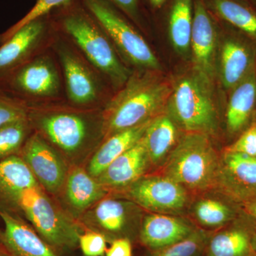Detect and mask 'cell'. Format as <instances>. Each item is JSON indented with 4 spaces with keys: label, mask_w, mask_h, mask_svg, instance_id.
Returning <instances> with one entry per match:
<instances>
[{
    "label": "cell",
    "mask_w": 256,
    "mask_h": 256,
    "mask_svg": "<svg viewBox=\"0 0 256 256\" xmlns=\"http://www.w3.org/2000/svg\"><path fill=\"white\" fill-rule=\"evenodd\" d=\"M33 132L28 118L0 128V162L20 154L22 148Z\"/></svg>",
    "instance_id": "obj_29"
},
{
    "label": "cell",
    "mask_w": 256,
    "mask_h": 256,
    "mask_svg": "<svg viewBox=\"0 0 256 256\" xmlns=\"http://www.w3.org/2000/svg\"><path fill=\"white\" fill-rule=\"evenodd\" d=\"M96 18L124 63L130 68L161 70L160 60L136 26L107 0H80Z\"/></svg>",
    "instance_id": "obj_7"
},
{
    "label": "cell",
    "mask_w": 256,
    "mask_h": 256,
    "mask_svg": "<svg viewBox=\"0 0 256 256\" xmlns=\"http://www.w3.org/2000/svg\"><path fill=\"white\" fill-rule=\"evenodd\" d=\"M178 129L165 112L152 120L142 137L151 164H159L168 158L180 139Z\"/></svg>",
    "instance_id": "obj_25"
},
{
    "label": "cell",
    "mask_w": 256,
    "mask_h": 256,
    "mask_svg": "<svg viewBox=\"0 0 256 256\" xmlns=\"http://www.w3.org/2000/svg\"><path fill=\"white\" fill-rule=\"evenodd\" d=\"M248 1H250V2L252 3V4L256 6V0H248Z\"/></svg>",
    "instance_id": "obj_41"
},
{
    "label": "cell",
    "mask_w": 256,
    "mask_h": 256,
    "mask_svg": "<svg viewBox=\"0 0 256 256\" xmlns=\"http://www.w3.org/2000/svg\"><path fill=\"white\" fill-rule=\"evenodd\" d=\"M216 182L234 201L256 200V158L226 148L220 159Z\"/></svg>",
    "instance_id": "obj_15"
},
{
    "label": "cell",
    "mask_w": 256,
    "mask_h": 256,
    "mask_svg": "<svg viewBox=\"0 0 256 256\" xmlns=\"http://www.w3.org/2000/svg\"><path fill=\"white\" fill-rule=\"evenodd\" d=\"M106 256H132L130 240L128 238L114 239L106 250Z\"/></svg>",
    "instance_id": "obj_36"
},
{
    "label": "cell",
    "mask_w": 256,
    "mask_h": 256,
    "mask_svg": "<svg viewBox=\"0 0 256 256\" xmlns=\"http://www.w3.org/2000/svg\"><path fill=\"white\" fill-rule=\"evenodd\" d=\"M252 245L254 247V250L256 254V234H252Z\"/></svg>",
    "instance_id": "obj_39"
},
{
    "label": "cell",
    "mask_w": 256,
    "mask_h": 256,
    "mask_svg": "<svg viewBox=\"0 0 256 256\" xmlns=\"http://www.w3.org/2000/svg\"><path fill=\"white\" fill-rule=\"evenodd\" d=\"M56 31L52 48L62 68L66 98L80 107L104 108L114 94L110 84L74 43Z\"/></svg>",
    "instance_id": "obj_5"
},
{
    "label": "cell",
    "mask_w": 256,
    "mask_h": 256,
    "mask_svg": "<svg viewBox=\"0 0 256 256\" xmlns=\"http://www.w3.org/2000/svg\"><path fill=\"white\" fill-rule=\"evenodd\" d=\"M172 90V84L160 72L133 70L124 86L102 108L104 140L164 112Z\"/></svg>",
    "instance_id": "obj_3"
},
{
    "label": "cell",
    "mask_w": 256,
    "mask_h": 256,
    "mask_svg": "<svg viewBox=\"0 0 256 256\" xmlns=\"http://www.w3.org/2000/svg\"><path fill=\"white\" fill-rule=\"evenodd\" d=\"M72 1L73 0H36V4L24 18L10 26L6 31L0 33V45L9 40L10 37L25 25L42 16L50 14L54 10L64 6Z\"/></svg>",
    "instance_id": "obj_31"
},
{
    "label": "cell",
    "mask_w": 256,
    "mask_h": 256,
    "mask_svg": "<svg viewBox=\"0 0 256 256\" xmlns=\"http://www.w3.org/2000/svg\"><path fill=\"white\" fill-rule=\"evenodd\" d=\"M210 136L186 132L166 158L164 175L185 188L202 191L217 181L220 159Z\"/></svg>",
    "instance_id": "obj_6"
},
{
    "label": "cell",
    "mask_w": 256,
    "mask_h": 256,
    "mask_svg": "<svg viewBox=\"0 0 256 256\" xmlns=\"http://www.w3.org/2000/svg\"><path fill=\"white\" fill-rule=\"evenodd\" d=\"M252 122H256V110L255 111V114H254V121H252Z\"/></svg>",
    "instance_id": "obj_42"
},
{
    "label": "cell",
    "mask_w": 256,
    "mask_h": 256,
    "mask_svg": "<svg viewBox=\"0 0 256 256\" xmlns=\"http://www.w3.org/2000/svg\"><path fill=\"white\" fill-rule=\"evenodd\" d=\"M166 1L168 0H142L153 12L162 10Z\"/></svg>",
    "instance_id": "obj_38"
},
{
    "label": "cell",
    "mask_w": 256,
    "mask_h": 256,
    "mask_svg": "<svg viewBox=\"0 0 256 256\" xmlns=\"http://www.w3.org/2000/svg\"><path fill=\"white\" fill-rule=\"evenodd\" d=\"M0 89L28 104L65 98L63 74L52 48L12 74Z\"/></svg>",
    "instance_id": "obj_8"
},
{
    "label": "cell",
    "mask_w": 256,
    "mask_h": 256,
    "mask_svg": "<svg viewBox=\"0 0 256 256\" xmlns=\"http://www.w3.org/2000/svg\"><path fill=\"white\" fill-rule=\"evenodd\" d=\"M244 210L248 218L244 223L246 224L252 234H256V200L244 204Z\"/></svg>",
    "instance_id": "obj_37"
},
{
    "label": "cell",
    "mask_w": 256,
    "mask_h": 256,
    "mask_svg": "<svg viewBox=\"0 0 256 256\" xmlns=\"http://www.w3.org/2000/svg\"><path fill=\"white\" fill-rule=\"evenodd\" d=\"M4 230H0V244L10 256H58L18 215L0 212Z\"/></svg>",
    "instance_id": "obj_16"
},
{
    "label": "cell",
    "mask_w": 256,
    "mask_h": 256,
    "mask_svg": "<svg viewBox=\"0 0 256 256\" xmlns=\"http://www.w3.org/2000/svg\"><path fill=\"white\" fill-rule=\"evenodd\" d=\"M213 82L193 68L172 84L166 110L180 129L208 136L217 132L220 114Z\"/></svg>",
    "instance_id": "obj_4"
},
{
    "label": "cell",
    "mask_w": 256,
    "mask_h": 256,
    "mask_svg": "<svg viewBox=\"0 0 256 256\" xmlns=\"http://www.w3.org/2000/svg\"><path fill=\"white\" fill-rule=\"evenodd\" d=\"M28 106L33 131L66 156H77L104 140L102 108L80 107L66 98Z\"/></svg>",
    "instance_id": "obj_1"
},
{
    "label": "cell",
    "mask_w": 256,
    "mask_h": 256,
    "mask_svg": "<svg viewBox=\"0 0 256 256\" xmlns=\"http://www.w3.org/2000/svg\"><path fill=\"white\" fill-rule=\"evenodd\" d=\"M168 30L173 48L182 56L190 52L194 0H168Z\"/></svg>",
    "instance_id": "obj_27"
},
{
    "label": "cell",
    "mask_w": 256,
    "mask_h": 256,
    "mask_svg": "<svg viewBox=\"0 0 256 256\" xmlns=\"http://www.w3.org/2000/svg\"><path fill=\"white\" fill-rule=\"evenodd\" d=\"M128 188L134 204L156 214L178 212L188 201L186 188L165 175L142 176Z\"/></svg>",
    "instance_id": "obj_14"
},
{
    "label": "cell",
    "mask_w": 256,
    "mask_h": 256,
    "mask_svg": "<svg viewBox=\"0 0 256 256\" xmlns=\"http://www.w3.org/2000/svg\"><path fill=\"white\" fill-rule=\"evenodd\" d=\"M150 164L142 138L111 162L96 178L105 188H128L142 178Z\"/></svg>",
    "instance_id": "obj_20"
},
{
    "label": "cell",
    "mask_w": 256,
    "mask_h": 256,
    "mask_svg": "<svg viewBox=\"0 0 256 256\" xmlns=\"http://www.w3.org/2000/svg\"><path fill=\"white\" fill-rule=\"evenodd\" d=\"M28 104L0 89V128L28 118Z\"/></svg>",
    "instance_id": "obj_32"
},
{
    "label": "cell",
    "mask_w": 256,
    "mask_h": 256,
    "mask_svg": "<svg viewBox=\"0 0 256 256\" xmlns=\"http://www.w3.org/2000/svg\"><path fill=\"white\" fill-rule=\"evenodd\" d=\"M41 186L20 154L0 162V212L16 214L20 194Z\"/></svg>",
    "instance_id": "obj_18"
},
{
    "label": "cell",
    "mask_w": 256,
    "mask_h": 256,
    "mask_svg": "<svg viewBox=\"0 0 256 256\" xmlns=\"http://www.w3.org/2000/svg\"><path fill=\"white\" fill-rule=\"evenodd\" d=\"M78 244L84 256H104L107 250V238L95 230L82 234Z\"/></svg>",
    "instance_id": "obj_33"
},
{
    "label": "cell",
    "mask_w": 256,
    "mask_h": 256,
    "mask_svg": "<svg viewBox=\"0 0 256 256\" xmlns=\"http://www.w3.org/2000/svg\"><path fill=\"white\" fill-rule=\"evenodd\" d=\"M23 214L50 246L66 248L78 244L80 228L44 192L41 186L24 190L18 200Z\"/></svg>",
    "instance_id": "obj_9"
},
{
    "label": "cell",
    "mask_w": 256,
    "mask_h": 256,
    "mask_svg": "<svg viewBox=\"0 0 256 256\" xmlns=\"http://www.w3.org/2000/svg\"><path fill=\"white\" fill-rule=\"evenodd\" d=\"M150 122L114 133L104 139L90 159L88 172L94 178H98L111 162L142 139Z\"/></svg>",
    "instance_id": "obj_22"
},
{
    "label": "cell",
    "mask_w": 256,
    "mask_h": 256,
    "mask_svg": "<svg viewBox=\"0 0 256 256\" xmlns=\"http://www.w3.org/2000/svg\"><path fill=\"white\" fill-rule=\"evenodd\" d=\"M55 28L65 35L110 84L114 92L132 74L120 56L100 24L80 0H73L50 13Z\"/></svg>",
    "instance_id": "obj_2"
},
{
    "label": "cell",
    "mask_w": 256,
    "mask_h": 256,
    "mask_svg": "<svg viewBox=\"0 0 256 256\" xmlns=\"http://www.w3.org/2000/svg\"><path fill=\"white\" fill-rule=\"evenodd\" d=\"M194 215L198 223L210 228H224L234 218V212L230 206L214 198H204L197 202Z\"/></svg>",
    "instance_id": "obj_28"
},
{
    "label": "cell",
    "mask_w": 256,
    "mask_h": 256,
    "mask_svg": "<svg viewBox=\"0 0 256 256\" xmlns=\"http://www.w3.org/2000/svg\"><path fill=\"white\" fill-rule=\"evenodd\" d=\"M106 193V188L97 178L80 168L72 171L66 180V201L77 214L82 213L94 206L104 198Z\"/></svg>",
    "instance_id": "obj_24"
},
{
    "label": "cell",
    "mask_w": 256,
    "mask_h": 256,
    "mask_svg": "<svg viewBox=\"0 0 256 256\" xmlns=\"http://www.w3.org/2000/svg\"><path fill=\"white\" fill-rule=\"evenodd\" d=\"M20 156L40 186L54 194L60 191L66 180V166L60 152L46 140L33 131L22 148Z\"/></svg>",
    "instance_id": "obj_13"
},
{
    "label": "cell",
    "mask_w": 256,
    "mask_h": 256,
    "mask_svg": "<svg viewBox=\"0 0 256 256\" xmlns=\"http://www.w3.org/2000/svg\"><path fill=\"white\" fill-rule=\"evenodd\" d=\"M132 203L116 198H105L98 202L84 216V223L95 232L114 239L128 238L134 223L136 208Z\"/></svg>",
    "instance_id": "obj_17"
},
{
    "label": "cell",
    "mask_w": 256,
    "mask_h": 256,
    "mask_svg": "<svg viewBox=\"0 0 256 256\" xmlns=\"http://www.w3.org/2000/svg\"><path fill=\"white\" fill-rule=\"evenodd\" d=\"M56 32L50 14H47L25 25L0 45V84L52 48Z\"/></svg>",
    "instance_id": "obj_10"
},
{
    "label": "cell",
    "mask_w": 256,
    "mask_h": 256,
    "mask_svg": "<svg viewBox=\"0 0 256 256\" xmlns=\"http://www.w3.org/2000/svg\"><path fill=\"white\" fill-rule=\"evenodd\" d=\"M256 110V74L252 72L228 92L226 126L230 136H240L254 121Z\"/></svg>",
    "instance_id": "obj_21"
},
{
    "label": "cell",
    "mask_w": 256,
    "mask_h": 256,
    "mask_svg": "<svg viewBox=\"0 0 256 256\" xmlns=\"http://www.w3.org/2000/svg\"><path fill=\"white\" fill-rule=\"evenodd\" d=\"M196 229L182 218L154 213L143 220L140 240L150 252H154L188 238Z\"/></svg>",
    "instance_id": "obj_19"
},
{
    "label": "cell",
    "mask_w": 256,
    "mask_h": 256,
    "mask_svg": "<svg viewBox=\"0 0 256 256\" xmlns=\"http://www.w3.org/2000/svg\"><path fill=\"white\" fill-rule=\"evenodd\" d=\"M220 26L204 0H194L190 52L193 68L214 80L216 74Z\"/></svg>",
    "instance_id": "obj_12"
},
{
    "label": "cell",
    "mask_w": 256,
    "mask_h": 256,
    "mask_svg": "<svg viewBox=\"0 0 256 256\" xmlns=\"http://www.w3.org/2000/svg\"><path fill=\"white\" fill-rule=\"evenodd\" d=\"M114 5L138 28H142L144 25V11L142 10V0H107Z\"/></svg>",
    "instance_id": "obj_34"
},
{
    "label": "cell",
    "mask_w": 256,
    "mask_h": 256,
    "mask_svg": "<svg viewBox=\"0 0 256 256\" xmlns=\"http://www.w3.org/2000/svg\"><path fill=\"white\" fill-rule=\"evenodd\" d=\"M210 234L203 229L196 228L188 238L164 248L151 252L148 256H204Z\"/></svg>",
    "instance_id": "obj_30"
},
{
    "label": "cell",
    "mask_w": 256,
    "mask_h": 256,
    "mask_svg": "<svg viewBox=\"0 0 256 256\" xmlns=\"http://www.w3.org/2000/svg\"></svg>",
    "instance_id": "obj_44"
},
{
    "label": "cell",
    "mask_w": 256,
    "mask_h": 256,
    "mask_svg": "<svg viewBox=\"0 0 256 256\" xmlns=\"http://www.w3.org/2000/svg\"><path fill=\"white\" fill-rule=\"evenodd\" d=\"M227 149L256 158V122H252Z\"/></svg>",
    "instance_id": "obj_35"
},
{
    "label": "cell",
    "mask_w": 256,
    "mask_h": 256,
    "mask_svg": "<svg viewBox=\"0 0 256 256\" xmlns=\"http://www.w3.org/2000/svg\"><path fill=\"white\" fill-rule=\"evenodd\" d=\"M252 230L244 222L210 234L204 256H256Z\"/></svg>",
    "instance_id": "obj_23"
},
{
    "label": "cell",
    "mask_w": 256,
    "mask_h": 256,
    "mask_svg": "<svg viewBox=\"0 0 256 256\" xmlns=\"http://www.w3.org/2000/svg\"><path fill=\"white\" fill-rule=\"evenodd\" d=\"M208 10L223 22L256 42V6L248 0H204Z\"/></svg>",
    "instance_id": "obj_26"
},
{
    "label": "cell",
    "mask_w": 256,
    "mask_h": 256,
    "mask_svg": "<svg viewBox=\"0 0 256 256\" xmlns=\"http://www.w3.org/2000/svg\"><path fill=\"white\" fill-rule=\"evenodd\" d=\"M220 22L224 28L220 30L216 74L222 88L228 92L256 70V42Z\"/></svg>",
    "instance_id": "obj_11"
},
{
    "label": "cell",
    "mask_w": 256,
    "mask_h": 256,
    "mask_svg": "<svg viewBox=\"0 0 256 256\" xmlns=\"http://www.w3.org/2000/svg\"><path fill=\"white\" fill-rule=\"evenodd\" d=\"M0 256H10L8 252H6V250L3 248L2 246L0 248Z\"/></svg>",
    "instance_id": "obj_40"
},
{
    "label": "cell",
    "mask_w": 256,
    "mask_h": 256,
    "mask_svg": "<svg viewBox=\"0 0 256 256\" xmlns=\"http://www.w3.org/2000/svg\"><path fill=\"white\" fill-rule=\"evenodd\" d=\"M0 248H2V245H1V244H0Z\"/></svg>",
    "instance_id": "obj_43"
}]
</instances>
